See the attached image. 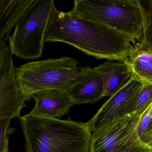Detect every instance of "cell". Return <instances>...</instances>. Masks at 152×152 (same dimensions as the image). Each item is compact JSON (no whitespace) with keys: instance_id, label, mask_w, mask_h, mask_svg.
Listing matches in <instances>:
<instances>
[{"instance_id":"cell-1","label":"cell","mask_w":152,"mask_h":152,"mask_svg":"<svg viewBox=\"0 0 152 152\" xmlns=\"http://www.w3.org/2000/svg\"><path fill=\"white\" fill-rule=\"evenodd\" d=\"M62 42L97 59L125 62L139 43L134 37L71 11L53 7L44 37L46 42Z\"/></svg>"},{"instance_id":"cell-2","label":"cell","mask_w":152,"mask_h":152,"mask_svg":"<svg viewBox=\"0 0 152 152\" xmlns=\"http://www.w3.org/2000/svg\"><path fill=\"white\" fill-rule=\"evenodd\" d=\"M19 119L26 152H90L92 132L87 123L29 114Z\"/></svg>"},{"instance_id":"cell-3","label":"cell","mask_w":152,"mask_h":152,"mask_svg":"<svg viewBox=\"0 0 152 152\" xmlns=\"http://www.w3.org/2000/svg\"><path fill=\"white\" fill-rule=\"evenodd\" d=\"M75 59L66 56L31 62L15 68V77L27 101L46 90L67 93L77 82L80 74Z\"/></svg>"},{"instance_id":"cell-4","label":"cell","mask_w":152,"mask_h":152,"mask_svg":"<svg viewBox=\"0 0 152 152\" xmlns=\"http://www.w3.org/2000/svg\"><path fill=\"white\" fill-rule=\"evenodd\" d=\"M72 13L126 34L140 43L143 35L138 0H76Z\"/></svg>"},{"instance_id":"cell-5","label":"cell","mask_w":152,"mask_h":152,"mask_svg":"<svg viewBox=\"0 0 152 152\" xmlns=\"http://www.w3.org/2000/svg\"><path fill=\"white\" fill-rule=\"evenodd\" d=\"M54 6L53 0H34L9 37V47L12 54L26 60L42 56L45 30Z\"/></svg>"},{"instance_id":"cell-6","label":"cell","mask_w":152,"mask_h":152,"mask_svg":"<svg viewBox=\"0 0 152 152\" xmlns=\"http://www.w3.org/2000/svg\"><path fill=\"white\" fill-rule=\"evenodd\" d=\"M140 120L134 113L92 133L90 152H150L139 137Z\"/></svg>"},{"instance_id":"cell-7","label":"cell","mask_w":152,"mask_h":152,"mask_svg":"<svg viewBox=\"0 0 152 152\" xmlns=\"http://www.w3.org/2000/svg\"><path fill=\"white\" fill-rule=\"evenodd\" d=\"M144 84L133 77L125 86L110 97L87 122L91 132L94 133L124 117L134 114L137 98Z\"/></svg>"},{"instance_id":"cell-8","label":"cell","mask_w":152,"mask_h":152,"mask_svg":"<svg viewBox=\"0 0 152 152\" xmlns=\"http://www.w3.org/2000/svg\"><path fill=\"white\" fill-rule=\"evenodd\" d=\"M15 68L9 46L0 40V121L19 118L26 107L16 81Z\"/></svg>"},{"instance_id":"cell-9","label":"cell","mask_w":152,"mask_h":152,"mask_svg":"<svg viewBox=\"0 0 152 152\" xmlns=\"http://www.w3.org/2000/svg\"><path fill=\"white\" fill-rule=\"evenodd\" d=\"M67 93L75 105L94 104L104 97L102 79L94 68L81 67L77 82Z\"/></svg>"},{"instance_id":"cell-10","label":"cell","mask_w":152,"mask_h":152,"mask_svg":"<svg viewBox=\"0 0 152 152\" xmlns=\"http://www.w3.org/2000/svg\"><path fill=\"white\" fill-rule=\"evenodd\" d=\"M35 104L29 115L60 119L70 112L75 103L66 92L49 90L33 97Z\"/></svg>"},{"instance_id":"cell-11","label":"cell","mask_w":152,"mask_h":152,"mask_svg":"<svg viewBox=\"0 0 152 152\" xmlns=\"http://www.w3.org/2000/svg\"><path fill=\"white\" fill-rule=\"evenodd\" d=\"M100 74L104 86V97H110L133 78L132 71L124 62L108 61L94 68Z\"/></svg>"},{"instance_id":"cell-12","label":"cell","mask_w":152,"mask_h":152,"mask_svg":"<svg viewBox=\"0 0 152 152\" xmlns=\"http://www.w3.org/2000/svg\"><path fill=\"white\" fill-rule=\"evenodd\" d=\"M34 0H0V40L9 41L10 33Z\"/></svg>"},{"instance_id":"cell-13","label":"cell","mask_w":152,"mask_h":152,"mask_svg":"<svg viewBox=\"0 0 152 152\" xmlns=\"http://www.w3.org/2000/svg\"><path fill=\"white\" fill-rule=\"evenodd\" d=\"M133 77L143 83L152 84V53L138 46L126 61Z\"/></svg>"},{"instance_id":"cell-14","label":"cell","mask_w":152,"mask_h":152,"mask_svg":"<svg viewBox=\"0 0 152 152\" xmlns=\"http://www.w3.org/2000/svg\"><path fill=\"white\" fill-rule=\"evenodd\" d=\"M143 22V35L139 46L152 53V0L139 1Z\"/></svg>"},{"instance_id":"cell-15","label":"cell","mask_w":152,"mask_h":152,"mask_svg":"<svg viewBox=\"0 0 152 152\" xmlns=\"http://www.w3.org/2000/svg\"><path fill=\"white\" fill-rule=\"evenodd\" d=\"M152 104V84L145 83L136 101L135 114L141 117Z\"/></svg>"},{"instance_id":"cell-16","label":"cell","mask_w":152,"mask_h":152,"mask_svg":"<svg viewBox=\"0 0 152 152\" xmlns=\"http://www.w3.org/2000/svg\"><path fill=\"white\" fill-rule=\"evenodd\" d=\"M16 129L11 126V120L0 121V152H9V137L14 133Z\"/></svg>"},{"instance_id":"cell-17","label":"cell","mask_w":152,"mask_h":152,"mask_svg":"<svg viewBox=\"0 0 152 152\" xmlns=\"http://www.w3.org/2000/svg\"><path fill=\"white\" fill-rule=\"evenodd\" d=\"M152 128V104L140 117L138 131L139 137L142 141Z\"/></svg>"},{"instance_id":"cell-18","label":"cell","mask_w":152,"mask_h":152,"mask_svg":"<svg viewBox=\"0 0 152 152\" xmlns=\"http://www.w3.org/2000/svg\"><path fill=\"white\" fill-rule=\"evenodd\" d=\"M145 144L151 146L152 145V128L150 131L148 132V134L146 135L142 140Z\"/></svg>"},{"instance_id":"cell-19","label":"cell","mask_w":152,"mask_h":152,"mask_svg":"<svg viewBox=\"0 0 152 152\" xmlns=\"http://www.w3.org/2000/svg\"><path fill=\"white\" fill-rule=\"evenodd\" d=\"M152 152V146H150V152Z\"/></svg>"}]
</instances>
